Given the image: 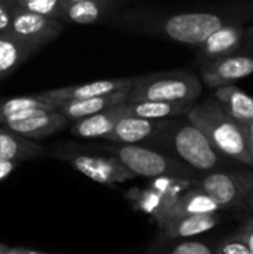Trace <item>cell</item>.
I'll return each mask as SVG.
<instances>
[{
  "label": "cell",
  "instance_id": "836d02e7",
  "mask_svg": "<svg viewBox=\"0 0 253 254\" xmlns=\"http://www.w3.org/2000/svg\"><path fill=\"white\" fill-rule=\"evenodd\" d=\"M251 158H252V167H253V140L251 141Z\"/></svg>",
  "mask_w": 253,
  "mask_h": 254
},
{
  "label": "cell",
  "instance_id": "5bb4252c",
  "mask_svg": "<svg viewBox=\"0 0 253 254\" xmlns=\"http://www.w3.org/2000/svg\"><path fill=\"white\" fill-rule=\"evenodd\" d=\"M160 125V121L146 119L140 116H124L116 122L113 129L104 137V140L118 144H140L154 137Z\"/></svg>",
  "mask_w": 253,
  "mask_h": 254
},
{
  "label": "cell",
  "instance_id": "3957f363",
  "mask_svg": "<svg viewBox=\"0 0 253 254\" xmlns=\"http://www.w3.org/2000/svg\"><path fill=\"white\" fill-rule=\"evenodd\" d=\"M248 18V12L240 9L195 10L169 15L154 28L173 42L198 46L218 28L228 24H243Z\"/></svg>",
  "mask_w": 253,
  "mask_h": 254
},
{
  "label": "cell",
  "instance_id": "4dcf8cb0",
  "mask_svg": "<svg viewBox=\"0 0 253 254\" xmlns=\"http://www.w3.org/2000/svg\"><path fill=\"white\" fill-rule=\"evenodd\" d=\"M243 46L246 48L248 52L253 51V24L249 27H245V43Z\"/></svg>",
  "mask_w": 253,
  "mask_h": 254
},
{
  "label": "cell",
  "instance_id": "d6a6232c",
  "mask_svg": "<svg viewBox=\"0 0 253 254\" xmlns=\"http://www.w3.org/2000/svg\"><path fill=\"white\" fill-rule=\"evenodd\" d=\"M249 205H251V208L253 210V188H252V190H251V193H249V196H248V201H246Z\"/></svg>",
  "mask_w": 253,
  "mask_h": 254
},
{
  "label": "cell",
  "instance_id": "8d00e7d4",
  "mask_svg": "<svg viewBox=\"0 0 253 254\" xmlns=\"http://www.w3.org/2000/svg\"><path fill=\"white\" fill-rule=\"evenodd\" d=\"M251 52H253V51H251Z\"/></svg>",
  "mask_w": 253,
  "mask_h": 254
},
{
  "label": "cell",
  "instance_id": "484cf974",
  "mask_svg": "<svg viewBox=\"0 0 253 254\" xmlns=\"http://www.w3.org/2000/svg\"><path fill=\"white\" fill-rule=\"evenodd\" d=\"M213 252L215 254H251L249 246L239 234L231 235L225 238L224 241H221L213 249Z\"/></svg>",
  "mask_w": 253,
  "mask_h": 254
},
{
  "label": "cell",
  "instance_id": "7402d4cb",
  "mask_svg": "<svg viewBox=\"0 0 253 254\" xmlns=\"http://www.w3.org/2000/svg\"><path fill=\"white\" fill-rule=\"evenodd\" d=\"M58 109L60 107L57 104L45 101L37 95L7 98L4 101H0V124L24 119L36 113H42L46 110H58Z\"/></svg>",
  "mask_w": 253,
  "mask_h": 254
},
{
  "label": "cell",
  "instance_id": "e575fe53",
  "mask_svg": "<svg viewBox=\"0 0 253 254\" xmlns=\"http://www.w3.org/2000/svg\"><path fill=\"white\" fill-rule=\"evenodd\" d=\"M16 4H21V3H25V1H31V0H13Z\"/></svg>",
  "mask_w": 253,
  "mask_h": 254
},
{
  "label": "cell",
  "instance_id": "4fadbf2b",
  "mask_svg": "<svg viewBox=\"0 0 253 254\" xmlns=\"http://www.w3.org/2000/svg\"><path fill=\"white\" fill-rule=\"evenodd\" d=\"M67 122H69V119L60 110H46L42 113L31 115L24 119L10 121V122L0 124V125H4L6 128L12 129L27 138L40 140V138H45V137L52 135L54 132L63 129L67 125Z\"/></svg>",
  "mask_w": 253,
  "mask_h": 254
},
{
  "label": "cell",
  "instance_id": "ac0fdd59",
  "mask_svg": "<svg viewBox=\"0 0 253 254\" xmlns=\"http://www.w3.org/2000/svg\"><path fill=\"white\" fill-rule=\"evenodd\" d=\"M215 98L231 118L248 128L253 121V97L234 83H230L215 88Z\"/></svg>",
  "mask_w": 253,
  "mask_h": 254
},
{
  "label": "cell",
  "instance_id": "5b68a950",
  "mask_svg": "<svg viewBox=\"0 0 253 254\" xmlns=\"http://www.w3.org/2000/svg\"><path fill=\"white\" fill-rule=\"evenodd\" d=\"M110 152L134 174L148 179L160 176L195 177L198 173L176 156L146 144H121Z\"/></svg>",
  "mask_w": 253,
  "mask_h": 254
},
{
  "label": "cell",
  "instance_id": "ffe728a7",
  "mask_svg": "<svg viewBox=\"0 0 253 254\" xmlns=\"http://www.w3.org/2000/svg\"><path fill=\"white\" fill-rule=\"evenodd\" d=\"M219 222H221V216L218 213L182 216L167 223L163 228V232L164 237L169 240L192 238L213 229Z\"/></svg>",
  "mask_w": 253,
  "mask_h": 254
},
{
  "label": "cell",
  "instance_id": "2e32d148",
  "mask_svg": "<svg viewBox=\"0 0 253 254\" xmlns=\"http://www.w3.org/2000/svg\"><path fill=\"white\" fill-rule=\"evenodd\" d=\"M221 207L201 189L194 186V189L185 190L180 198L176 201V204L164 214L163 219H160L157 223L163 229L167 223L171 220L182 217V216H191V214H207V213H218Z\"/></svg>",
  "mask_w": 253,
  "mask_h": 254
},
{
  "label": "cell",
  "instance_id": "277c9868",
  "mask_svg": "<svg viewBox=\"0 0 253 254\" xmlns=\"http://www.w3.org/2000/svg\"><path fill=\"white\" fill-rule=\"evenodd\" d=\"M201 94L198 76L186 70H170L133 77L128 100L197 101Z\"/></svg>",
  "mask_w": 253,
  "mask_h": 254
},
{
  "label": "cell",
  "instance_id": "d590c367",
  "mask_svg": "<svg viewBox=\"0 0 253 254\" xmlns=\"http://www.w3.org/2000/svg\"><path fill=\"white\" fill-rule=\"evenodd\" d=\"M66 1H67V4H69V3H76V1H82V0H66Z\"/></svg>",
  "mask_w": 253,
  "mask_h": 254
},
{
  "label": "cell",
  "instance_id": "d4e9b609",
  "mask_svg": "<svg viewBox=\"0 0 253 254\" xmlns=\"http://www.w3.org/2000/svg\"><path fill=\"white\" fill-rule=\"evenodd\" d=\"M180 241H177L176 244H173L171 247L166 249L164 252L170 254H215L213 249L200 241V240H194L192 238H179Z\"/></svg>",
  "mask_w": 253,
  "mask_h": 254
},
{
  "label": "cell",
  "instance_id": "9a60e30c",
  "mask_svg": "<svg viewBox=\"0 0 253 254\" xmlns=\"http://www.w3.org/2000/svg\"><path fill=\"white\" fill-rule=\"evenodd\" d=\"M39 49V45L22 39L12 31L0 33V80L12 74Z\"/></svg>",
  "mask_w": 253,
  "mask_h": 254
},
{
  "label": "cell",
  "instance_id": "cb8c5ba5",
  "mask_svg": "<svg viewBox=\"0 0 253 254\" xmlns=\"http://www.w3.org/2000/svg\"><path fill=\"white\" fill-rule=\"evenodd\" d=\"M19 6L27 10H31L34 13L61 21V19H64L67 1L66 0H31V1L21 3Z\"/></svg>",
  "mask_w": 253,
  "mask_h": 254
},
{
  "label": "cell",
  "instance_id": "7c38bea8",
  "mask_svg": "<svg viewBox=\"0 0 253 254\" xmlns=\"http://www.w3.org/2000/svg\"><path fill=\"white\" fill-rule=\"evenodd\" d=\"M245 27L242 24H228L213 31L201 45H198V57L203 61L218 57L236 54L243 48Z\"/></svg>",
  "mask_w": 253,
  "mask_h": 254
},
{
  "label": "cell",
  "instance_id": "f1b7e54d",
  "mask_svg": "<svg viewBox=\"0 0 253 254\" xmlns=\"http://www.w3.org/2000/svg\"><path fill=\"white\" fill-rule=\"evenodd\" d=\"M237 234L246 241V244L249 246L251 254H253V220L248 222L243 228H240Z\"/></svg>",
  "mask_w": 253,
  "mask_h": 254
},
{
  "label": "cell",
  "instance_id": "d6986e66",
  "mask_svg": "<svg viewBox=\"0 0 253 254\" xmlns=\"http://www.w3.org/2000/svg\"><path fill=\"white\" fill-rule=\"evenodd\" d=\"M128 95H130V89L109 92V94L85 98V100H75V101L64 103L58 110L69 121H78L81 118H85V116L103 112V110H106V109H109L112 106L125 103L128 100Z\"/></svg>",
  "mask_w": 253,
  "mask_h": 254
},
{
  "label": "cell",
  "instance_id": "83f0119b",
  "mask_svg": "<svg viewBox=\"0 0 253 254\" xmlns=\"http://www.w3.org/2000/svg\"><path fill=\"white\" fill-rule=\"evenodd\" d=\"M0 254H45V252L27 249V247H13V246L0 243Z\"/></svg>",
  "mask_w": 253,
  "mask_h": 254
},
{
  "label": "cell",
  "instance_id": "603a6c76",
  "mask_svg": "<svg viewBox=\"0 0 253 254\" xmlns=\"http://www.w3.org/2000/svg\"><path fill=\"white\" fill-rule=\"evenodd\" d=\"M118 6V0H82L69 3L64 12V21L76 24H94L109 16Z\"/></svg>",
  "mask_w": 253,
  "mask_h": 254
},
{
  "label": "cell",
  "instance_id": "ba28073f",
  "mask_svg": "<svg viewBox=\"0 0 253 254\" xmlns=\"http://www.w3.org/2000/svg\"><path fill=\"white\" fill-rule=\"evenodd\" d=\"M253 73L252 54H230L213 60L203 61L200 67L201 80L207 88H218L234 83L239 79L248 77Z\"/></svg>",
  "mask_w": 253,
  "mask_h": 254
},
{
  "label": "cell",
  "instance_id": "52a82bcc",
  "mask_svg": "<svg viewBox=\"0 0 253 254\" xmlns=\"http://www.w3.org/2000/svg\"><path fill=\"white\" fill-rule=\"evenodd\" d=\"M64 159L81 174L86 176L100 185H116L134 179L136 176L113 155H88V153H69Z\"/></svg>",
  "mask_w": 253,
  "mask_h": 254
},
{
  "label": "cell",
  "instance_id": "44dd1931",
  "mask_svg": "<svg viewBox=\"0 0 253 254\" xmlns=\"http://www.w3.org/2000/svg\"><path fill=\"white\" fill-rule=\"evenodd\" d=\"M195 101H154V100H127L130 115L146 119H169L183 116Z\"/></svg>",
  "mask_w": 253,
  "mask_h": 254
},
{
  "label": "cell",
  "instance_id": "9c48e42d",
  "mask_svg": "<svg viewBox=\"0 0 253 254\" xmlns=\"http://www.w3.org/2000/svg\"><path fill=\"white\" fill-rule=\"evenodd\" d=\"M9 31L42 48L63 31V22L60 19L27 10L15 3L13 19Z\"/></svg>",
  "mask_w": 253,
  "mask_h": 254
},
{
  "label": "cell",
  "instance_id": "1f68e13d",
  "mask_svg": "<svg viewBox=\"0 0 253 254\" xmlns=\"http://www.w3.org/2000/svg\"><path fill=\"white\" fill-rule=\"evenodd\" d=\"M248 134H249V141L253 140V121L248 125Z\"/></svg>",
  "mask_w": 253,
  "mask_h": 254
},
{
  "label": "cell",
  "instance_id": "7a4b0ae2",
  "mask_svg": "<svg viewBox=\"0 0 253 254\" xmlns=\"http://www.w3.org/2000/svg\"><path fill=\"white\" fill-rule=\"evenodd\" d=\"M186 118L207 135L210 143L222 155L234 162L252 167L248 128L231 118L215 97L194 103Z\"/></svg>",
  "mask_w": 253,
  "mask_h": 254
},
{
  "label": "cell",
  "instance_id": "8992f818",
  "mask_svg": "<svg viewBox=\"0 0 253 254\" xmlns=\"http://www.w3.org/2000/svg\"><path fill=\"white\" fill-rule=\"evenodd\" d=\"M194 186L207 193L222 210L242 208L253 188V170L218 168L194 177Z\"/></svg>",
  "mask_w": 253,
  "mask_h": 254
},
{
  "label": "cell",
  "instance_id": "8fae6325",
  "mask_svg": "<svg viewBox=\"0 0 253 254\" xmlns=\"http://www.w3.org/2000/svg\"><path fill=\"white\" fill-rule=\"evenodd\" d=\"M128 115L130 110L125 101L112 106L103 112L73 121V125L70 127V132L81 138H104L113 129L116 122Z\"/></svg>",
  "mask_w": 253,
  "mask_h": 254
},
{
  "label": "cell",
  "instance_id": "30bf717a",
  "mask_svg": "<svg viewBox=\"0 0 253 254\" xmlns=\"http://www.w3.org/2000/svg\"><path fill=\"white\" fill-rule=\"evenodd\" d=\"M131 83H133V77L106 79V80H95V82L66 86V88H55V89H49V91H45V92H40L36 95L45 101L54 103L58 107H61L64 103H69V101L85 100V98H91L95 95L130 89Z\"/></svg>",
  "mask_w": 253,
  "mask_h": 254
},
{
  "label": "cell",
  "instance_id": "f546056e",
  "mask_svg": "<svg viewBox=\"0 0 253 254\" xmlns=\"http://www.w3.org/2000/svg\"><path fill=\"white\" fill-rule=\"evenodd\" d=\"M16 162L12 161H0V182L4 180L7 176H10L13 173V170L16 168Z\"/></svg>",
  "mask_w": 253,
  "mask_h": 254
},
{
  "label": "cell",
  "instance_id": "6da1fadb",
  "mask_svg": "<svg viewBox=\"0 0 253 254\" xmlns=\"http://www.w3.org/2000/svg\"><path fill=\"white\" fill-rule=\"evenodd\" d=\"M145 144L176 156L198 174L225 168L233 162L210 143L207 135L186 115L160 119L157 132Z\"/></svg>",
  "mask_w": 253,
  "mask_h": 254
},
{
  "label": "cell",
  "instance_id": "e0dca14e",
  "mask_svg": "<svg viewBox=\"0 0 253 254\" xmlns=\"http://www.w3.org/2000/svg\"><path fill=\"white\" fill-rule=\"evenodd\" d=\"M45 155L43 146L0 125V161L22 162Z\"/></svg>",
  "mask_w": 253,
  "mask_h": 254
},
{
  "label": "cell",
  "instance_id": "4316f807",
  "mask_svg": "<svg viewBox=\"0 0 253 254\" xmlns=\"http://www.w3.org/2000/svg\"><path fill=\"white\" fill-rule=\"evenodd\" d=\"M13 10H15L13 0H0V33H6L10 30Z\"/></svg>",
  "mask_w": 253,
  "mask_h": 254
}]
</instances>
